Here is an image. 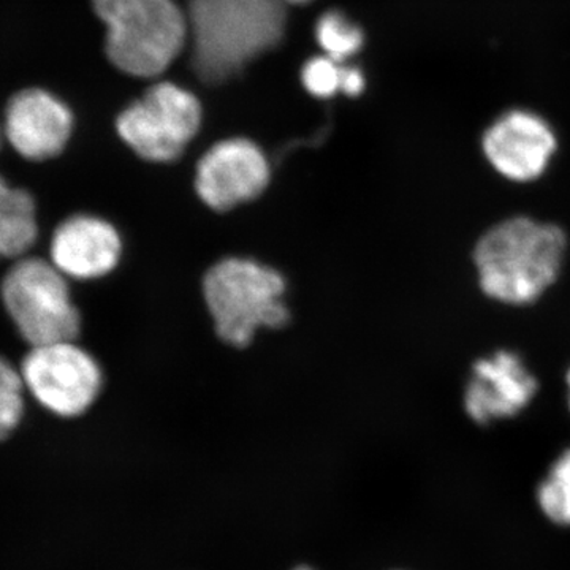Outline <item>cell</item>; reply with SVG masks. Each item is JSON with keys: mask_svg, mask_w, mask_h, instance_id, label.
<instances>
[{"mask_svg": "<svg viewBox=\"0 0 570 570\" xmlns=\"http://www.w3.org/2000/svg\"><path fill=\"white\" fill-rule=\"evenodd\" d=\"M566 250L568 236L558 225L527 216L502 220L475 245L480 288L504 305H531L557 283Z\"/></svg>", "mask_w": 570, "mask_h": 570, "instance_id": "obj_1", "label": "cell"}, {"mask_svg": "<svg viewBox=\"0 0 570 570\" xmlns=\"http://www.w3.org/2000/svg\"><path fill=\"white\" fill-rule=\"evenodd\" d=\"M284 0H190L194 69L202 80L235 77L275 48L285 28Z\"/></svg>", "mask_w": 570, "mask_h": 570, "instance_id": "obj_2", "label": "cell"}, {"mask_svg": "<svg viewBox=\"0 0 570 570\" xmlns=\"http://www.w3.org/2000/svg\"><path fill=\"white\" fill-rule=\"evenodd\" d=\"M202 292L214 332L230 347L250 346L258 333L291 321L287 281L255 258H220L205 273Z\"/></svg>", "mask_w": 570, "mask_h": 570, "instance_id": "obj_3", "label": "cell"}, {"mask_svg": "<svg viewBox=\"0 0 570 570\" xmlns=\"http://www.w3.org/2000/svg\"><path fill=\"white\" fill-rule=\"evenodd\" d=\"M92 6L107 26L108 59L132 77H159L189 37V20L175 0H92Z\"/></svg>", "mask_w": 570, "mask_h": 570, "instance_id": "obj_4", "label": "cell"}, {"mask_svg": "<svg viewBox=\"0 0 570 570\" xmlns=\"http://www.w3.org/2000/svg\"><path fill=\"white\" fill-rule=\"evenodd\" d=\"M69 281L51 261L37 257L21 258L3 277V305L32 347L77 341L80 335L81 314Z\"/></svg>", "mask_w": 570, "mask_h": 570, "instance_id": "obj_5", "label": "cell"}, {"mask_svg": "<svg viewBox=\"0 0 570 570\" xmlns=\"http://www.w3.org/2000/svg\"><path fill=\"white\" fill-rule=\"evenodd\" d=\"M202 126L197 97L174 82L153 86L116 121L121 140L146 163L170 164L183 156Z\"/></svg>", "mask_w": 570, "mask_h": 570, "instance_id": "obj_6", "label": "cell"}, {"mask_svg": "<svg viewBox=\"0 0 570 570\" xmlns=\"http://www.w3.org/2000/svg\"><path fill=\"white\" fill-rule=\"evenodd\" d=\"M20 371L26 390L58 417H81L102 395V366L75 341L32 347Z\"/></svg>", "mask_w": 570, "mask_h": 570, "instance_id": "obj_7", "label": "cell"}, {"mask_svg": "<svg viewBox=\"0 0 570 570\" xmlns=\"http://www.w3.org/2000/svg\"><path fill=\"white\" fill-rule=\"evenodd\" d=\"M269 181L272 165L261 146L247 138H227L198 160L194 189L206 208L230 213L258 200Z\"/></svg>", "mask_w": 570, "mask_h": 570, "instance_id": "obj_8", "label": "cell"}, {"mask_svg": "<svg viewBox=\"0 0 570 570\" xmlns=\"http://www.w3.org/2000/svg\"><path fill=\"white\" fill-rule=\"evenodd\" d=\"M482 149L502 178L531 183L550 167L558 138L553 127L538 112L517 108L491 124L483 134Z\"/></svg>", "mask_w": 570, "mask_h": 570, "instance_id": "obj_9", "label": "cell"}, {"mask_svg": "<svg viewBox=\"0 0 570 570\" xmlns=\"http://www.w3.org/2000/svg\"><path fill=\"white\" fill-rule=\"evenodd\" d=\"M73 112L55 94L22 89L11 97L3 135L24 159L41 163L63 153L73 134Z\"/></svg>", "mask_w": 570, "mask_h": 570, "instance_id": "obj_10", "label": "cell"}, {"mask_svg": "<svg viewBox=\"0 0 570 570\" xmlns=\"http://www.w3.org/2000/svg\"><path fill=\"white\" fill-rule=\"evenodd\" d=\"M51 264L67 279L99 281L121 265L124 239L115 224L94 214H75L52 235Z\"/></svg>", "mask_w": 570, "mask_h": 570, "instance_id": "obj_11", "label": "cell"}, {"mask_svg": "<svg viewBox=\"0 0 570 570\" xmlns=\"http://www.w3.org/2000/svg\"><path fill=\"white\" fill-rule=\"evenodd\" d=\"M538 387V379L519 354L499 351L472 366L464 409L479 425H489L493 420L515 417L530 406Z\"/></svg>", "mask_w": 570, "mask_h": 570, "instance_id": "obj_12", "label": "cell"}, {"mask_svg": "<svg viewBox=\"0 0 570 570\" xmlns=\"http://www.w3.org/2000/svg\"><path fill=\"white\" fill-rule=\"evenodd\" d=\"M39 236L36 200L0 175V258L21 257Z\"/></svg>", "mask_w": 570, "mask_h": 570, "instance_id": "obj_13", "label": "cell"}, {"mask_svg": "<svg viewBox=\"0 0 570 570\" xmlns=\"http://www.w3.org/2000/svg\"><path fill=\"white\" fill-rule=\"evenodd\" d=\"M316 37L325 55L340 63L355 56L365 43L362 29L341 11H326L317 22Z\"/></svg>", "mask_w": 570, "mask_h": 570, "instance_id": "obj_14", "label": "cell"}, {"mask_svg": "<svg viewBox=\"0 0 570 570\" xmlns=\"http://www.w3.org/2000/svg\"><path fill=\"white\" fill-rule=\"evenodd\" d=\"M540 509L553 523L570 527V449L557 460L538 490Z\"/></svg>", "mask_w": 570, "mask_h": 570, "instance_id": "obj_15", "label": "cell"}, {"mask_svg": "<svg viewBox=\"0 0 570 570\" xmlns=\"http://www.w3.org/2000/svg\"><path fill=\"white\" fill-rule=\"evenodd\" d=\"M24 389L21 371L0 356V441L11 436L24 417Z\"/></svg>", "mask_w": 570, "mask_h": 570, "instance_id": "obj_16", "label": "cell"}, {"mask_svg": "<svg viewBox=\"0 0 570 570\" xmlns=\"http://www.w3.org/2000/svg\"><path fill=\"white\" fill-rule=\"evenodd\" d=\"M343 67V63L333 61L328 56L311 59L303 67L302 73L306 91L321 99H328L336 92H341Z\"/></svg>", "mask_w": 570, "mask_h": 570, "instance_id": "obj_17", "label": "cell"}, {"mask_svg": "<svg viewBox=\"0 0 570 570\" xmlns=\"http://www.w3.org/2000/svg\"><path fill=\"white\" fill-rule=\"evenodd\" d=\"M365 75L356 67H343V82H341V92L346 94L348 97L360 96L365 91Z\"/></svg>", "mask_w": 570, "mask_h": 570, "instance_id": "obj_18", "label": "cell"}, {"mask_svg": "<svg viewBox=\"0 0 570 570\" xmlns=\"http://www.w3.org/2000/svg\"><path fill=\"white\" fill-rule=\"evenodd\" d=\"M285 3H296V6H303V3L311 2V0H284Z\"/></svg>", "mask_w": 570, "mask_h": 570, "instance_id": "obj_19", "label": "cell"}, {"mask_svg": "<svg viewBox=\"0 0 570 570\" xmlns=\"http://www.w3.org/2000/svg\"><path fill=\"white\" fill-rule=\"evenodd\" d=\"M566 381H568V387H569V407H570V370H569V373H568V379H566Z\"/></svg>", "mask_w": 570, "mask_h": 570, "instance_id": "obj_20", "label": "cell"}, {"mask_svg": "<svg viewBox=\"0 0 570 570\" xmlns=\"http://www.w3.org/2000/svg\"><path fill=\"white\" fill-rule=\"evenodd\" d=\"M0 138H2V129H0Z\"/></svg>", "mask_w": 570, "mask_h": 570, "instance_id": "obj_21", "label": "cell"}]
</instances>
